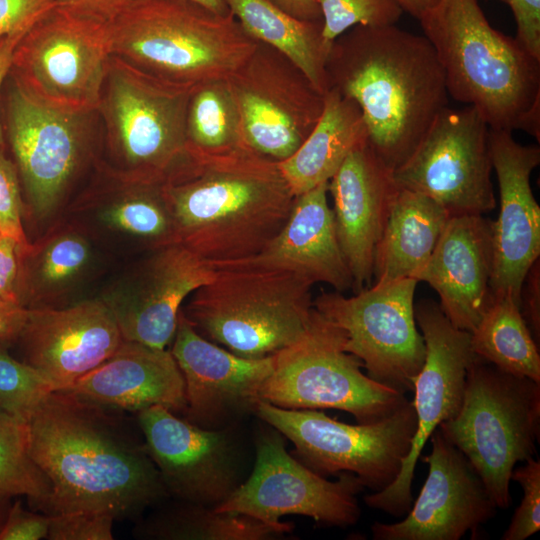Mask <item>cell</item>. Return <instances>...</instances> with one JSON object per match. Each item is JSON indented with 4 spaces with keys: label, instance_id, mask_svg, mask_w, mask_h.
Masks as SVG:
<instances>
[{
    "label": "cell",
    "instance_id": "1",
    "mask_svg": "<svg viewBox=\"0 0 540 540\" xmlns=\"http://www.w3.org/2000/svg\"><path fill=\"white\" fill-rule=\"evenodd\" d=\"M122 412L63 390L41 401L28 420L30 455L51 487L39 510H92L123 521L169 497L141 431Z\"/></svg>",
    "mask_w": 540,
    "mask_h": 540
},
{
    "label": "cell",
    "instance_id": "2",
    "mask_svg": "<svg viewBox=\"0 0 540 540\" xmlns=\"http://www.w3.org/2000/svg\"><path fill=\"white\" fill-rule=\"evenodd\" d=\"M161 190L173 243L212 265L261 252L283 228L296 197L278 163L246 144L218 151L186 146Z\"/></svg>",
    "mask_w": 540,
    "mask_h": 540
},
{
    "label": "cell",
    "instance_id": "3",
    "mask_svg": "<svg viewBox=\"0 0 540 540\" xmlns=\"http://www.w3.org/2000/svg\"><path fill=\"white\" fill-rule=\"evenodd\" d=\"M359 107L367 143L392 173L448 106L443 69L424 35L395 25L355 26L348 47L333 42L326 71Z\"/></svg>",
    "mask_w": 540,
    "mask_h": 540
},
{
    "label": "cell",
    "instance_id": "4",
    "mask_svg": "<svg viewBox=\"0 0 540 540\" xmlns=\"http://www.w3.org/2000/svg\"><path fill=\"white\" fill-rule=\"evenodd\" d=\"M419 21L449 96L475 108L489 128L540 140V59L494 29L477 0H438Z\"/></svg>",
    "mask_w": 540,
    "mask_h": 540
},
{
    "label": "cell",
    "instance_id": "5",
    "mask_svg": "<svg viewBox=\"0 0 540 540\" xmlns=\"http://www.w3.org/2000/svg\"><path fill=\"white\" fill-rule=\"evenodd\" d=\"M111 55L148 74L196 86L228 80L259 47L230 13L186 0H142L109 23Z\"/></svg>",
    "mask_w": 540,
    "mask_h": 540
},
{
    "label": "cell",
    "instance_id": "6",
    "mask_svg": "<svg viewBox=\"0 0 540 540\" xmlns=\"http://www.w3.org/2000/svg\"><path fill=\"white\" fill-rule=\"evenodd\" d=\"M194 291L182 312L206 339L247 358L274 355L308 330L313 284L275 268L225 262Z\"/></svg>",
    "mask_w": 540,
    "mask_h": 540
},
{
    "label": "cell",
    "instance_id": "7",
    "mask_svg": "<svg viewBox=\"0 0 540 540\" xmlns=\"http://www.w3.org/2000/svg\"><path fill=\"white\" fill-rule=\"evenodd\" d=\"M194 88L111 55L96 110L105 174L123 181L161 182L185 153L186 114Z\"/></svg>",
    "mask_w": 540,
    "mask_h": 540
},
{
    "label": "cell",
    "instance_id": "8",
    "mask_svg": "<svg viewBox=\"0 0 540 540\" xmlns=\"http://www.w3.org/2000/svg\"><path fill=\"white\" fill-rule=\"evenodd\" d=\"M438 429L467 457L497 508H507L515 464L536 452L540 383L477 357L467 373L460 410Z\"/></svg>",
    "mask_w": 540,
    "mask_h": 540
},
{
    "label": "cell",
    "instance_id": "9",
    "mask_svg": "<svg viewBox=\"0 0 540 540\" xmlns=\"http://www.w3.org/2000/svg\"><path fill=\"white\" fill-rule=\"evenodd\" d=\"M274 366L259 398L284 409H337L357 423L377 422L409 401L394 388L361 370L362 362L345 351L344 332L316 309L305 334L274 354Z\"/></svg>",
    "mask_w": 540,
    "mask_h": 540
},
{
    "label": "cell",
    "instance_id": "10",
    "mask_svg": "<svg viewBox=\"0 0 540 540\" xmlns=\"http://www.w3.org/2000/svg\"><path fill=\"white\" fill-rule=\"evenodd\" d=\"M110 56L109 23L56 5L19 40L8 77L43 105L93 112Z\"/></svg>",
    "mask_w": 540,
    "mask_h": 540
},
{
    "label": "cell",
    "instance_id": "11",
    "mask_svg": "<svg viewBox=\"0 0 540 540\" xmlns=\"http://www.w3.org/2000/svg\"><path fill=\"white\" fill-rule=\"evenodd\" d=\"M254 414L295 447L292 453L321 476L350 472L374 492L397 478L416 431L412 402L368 424H347L321 410L284 409L259 400Z\"/></svg>",
    "mask_w": 540,
    "mask_h": 540
},
{
    "label": "cell",
    "instance_id": "12",
    "mask_svg": "<svg viewBox=\"0 0 540 540\" xmlns=\"http://www.w3.org/2000/svg\"><path fill=\"white\" fill-rule=\"evenodd\" d=\"M337 476L336 481H329L308 468L286 450L285 437L267 425L256 434L250 475L214 509L246 515L274 527L290 525L281 521L283 516L301 515L345 528L360 518L357 495L365 486L353 473Z\"/></svg>",
    "mask_w": 540,
    "mask_h": 540
},
{
    "label": "cell",
    "instance_id": "13",
    "mask_svg": "<svg viewBox=\"0 0 540 540\" xmlns=\"http://www.w3.org/2000/svg\"><path fill=\"white\" fill-rule=\"evenodd\" d=\"M417 280L375 284L346 297L323 293L314 308L345 335V351L357 357L373 380L402 393L412 392L426 347L417 330Z\"/></svg>",
    "mask_w": 540,
    "mask_h": 540
},
{
    "label": "cell",
    "instance_id": "14",
    "mask_svg": "<svg viewBox=\"0 0 540 540\" xmlns=\"http://www.w3.org/2000/svg\"><path fill=\"white\" fill-rule=\"evenodd\" d=\"M5 131L30 207L59 208L93 150L97 111L68 112L36 101L7 76Z\"/></svg>",
    "mask_w": 540,
    "mask_h": 540
},
{
    "label": "cell",
    "instance_id": "15",
    "mask_svg": "<svg viewBox=\"0 0 540 540\" xmlns=\"http://www.w3.org/2000/svg\"><path fill=\"white\" fill-rule=\"evenodd\" d=\"M489 126L471 106L445 107L392 172L397 187L424 194L450 216L483 215L496 206Z\"/></svg>",
    "mask_w": 540,
    "mask_h": 540
},
{
    "label": "cell",
    "instance_id": "16",
    "mask_svg": "<svg viewBox=\"0 0 540 540\" xmlns=\"http://www.w3.org/2000/svg\"><path fill=\"white\" fill-rule=\"evenodd\" d=\"M414 314L426 347L412 391L416 431L394 482L364 497L367 506L395 517L410 510L414 501L411 485L422 449L441 423L457 415L468 370L477 358L470 332L455 327L439 304L421 300L414 306Z\"/></svg>",
    "mask_w": 540,
    "mask_h": 540
},
{
    "label": "cell",
    "instance_id": "17",
    "mask_svg": "<svg viewBox=\"0 0 540 540\" xmlns=\"http://www.w3.org/2000/svg\"><path fill=\"white\" fill-rule=\"evenodd\" d=\"M136 420L169 497L215 508L244 481L236 426L202 428L160 405Z\"/></svg>",
    "mask_w": 540,
    "mask_h": 540
},
{
    "label": "cell",
    "instance_id": "18",
    "mask_svg": "<svg viewBox=\"0 0 540 540\" xmlns=\"http://www.w3.org/2000/svg\"><path fill=\"white\" fill-rule=\"evenodd\" d=\"M227 84L244 143L276 162L301 146L323 111L325 94L260 45Z\"/></svg>",
    "mask_w": 540,
    "mask_h": 540
},
{
    "label": "cell",
    "instance_id": "19",
    "mask_svg": "<svg viewBox=\"0 0 540 540\" xmlns=\"http://www.w3.org/2000/svg\"><path fill=\"white\" fill-rule=\"evenodd\" d=\"M174 357L185 384L190 423L207 429L237 426L253 413L261 385L274 366V355L239 356L206 339L192 326L182 309L172 340Z\"/></svg>",
    "mask_w": 540,
    "mask_h": 540
},
{
    "label": "cell",
    "instance_id": "20",
    "mask_svg": "<svg viewBox=\"0 0 540 540\" xmlns=\"http://www.w3.org/2000/svg\"><path fill=\"white\" fill-rule=\"evenodd\" d=\"M431 452L422 461L428 475L407 516L395 523L375 522L376 540H459L497 513V506L467 457L437 428Z\"/></svg>",
    "mask_w": 540,
    "mask_h": 540
},
{
    "label": "cell",
    "instance_id": "21",
    "mask_svg": "<svg viewBox=\"0 0 540 540\" xmlns=\"http://www.w3.org/2000/svg\"><path fill=\"white\" fill-rule=\"evenodd\" d=\"M129 278L102 299L124 340L166 349L172 342L183 303L215 275V267L185 246L154 249Z\"/></svg>",
    "mask_w": 540,
    "mask_h": 540
},
{
    "label": "cell",
    "instance_id": "22",
    "mask_svg": "<svg viewBox=\"0 0 540 540\" xmlns=\"http://www.w3.org/2000/svg\"><path fill=\"white\" fill-rule=\"evenodd\" d=\"M492 167L496 172L500 210L493 222V298L509 296L519 303L523 280L540 256V207L530 177L540 163L538 145L518 143L512 131L489 128Z\"/></svg>",
    "mask_w": 540,
    "mask_h": 540
},
{
    "label": "cell",
    "instance_id": "23",
    "mask_svg": "<svg viewBox=\"0 0 540 540\" xmlns=\"http://www.w3.org/2000/svg\"><path fill=\"white\" fill-rule=\"evenodd\" d=\"M24 362L51 386L64 390L108 359L124 338L101 298L66 307L29 308L18 337Z\"/></svg>",
    "mask_w": 540,
    "mask_h": 540
},
{
    "label": "cell",
    "instance_id": "24",
    "mask_svg": "<svg viewBox=\"0 0 540 540\" xmlns=\"http://www.w3.org/2000/svg\"><path fill=\"white\" fill-rule=\"evenodd\" d=\"M493 221L482 215L450 216L417 280L428 283L457 328L472 332L494 298Z\"/></svg>",
    "mask_w": 540,
    "mask_h": 540
},
{
    "label": "cell",
    "instance_id": "25",
    "mask_svg": "<svg viewBox=\"0 0 540 540\" xmlns=\"http://www.w3.org/2000/svg\"><path fill=\"white\" fill-rule=\"evenodd\" d=\"M397 186L365 144L352 151L328 182L337 239L356 292L370 286L376 245Z\"/></svg>",
    "mask_w": 540,
    "mask_h": 540
},
{
    "label": "cell",
    "instance_id": "26",
    "mask_svg": "<svg viewBox=\"0 0 540 540\" xmlns=\"http://www.w3.org/2000/svg\"><path fill=\"white\" fill-rule=\"evenodd\" d=\"M63 391L123 412L156 405L174 413L186 408L184 378L170 350L128 340Z\"/></svg>",
    "mask_w": 540,
    "mask_h": 540
},
{
    "label": "cell",
    "instance_id": "27",
    "mask_svg": "<svg viewBox=\"0 0 540 540\" xmlns=\"http://www.w3.org/2000/svg\"><path fill=\"white\" fill-rule=\"evenodd\" d=\"M327 193L328 182H325L296 196L290 215L276 237L257 255L232 262L290 271L312 284L327 283L338 292L353 288Z\"/></svg>",
    "mask_w": 540,
    "mask_h": 540
},
{
    "label": "cell",
    "instance_id": "28",
    "mask_svg": "<svg viewBox=\"0 0 540 540\" xmlns=\"http://www.w3.org/2000/svg\"><path fill=\"white\" fill-rule=\"evenodd\" d=\"M449 218L448 211L434 199L397 187L375 248V284L417 280Z\"/></svg>",
    "mask_w": 540,
    "mask_h": 540
},
{
    "label": "cell",
    "instance_id": "29",
    "mask_svg": "<svg viewBox=\"0 0 540 540\" xmlns=\"http://www.w3.org/2000/svg\"><path fill=\"white\" fill-rule=\"evenodd\" d=\"M368 144L357 104L336 88L325 93L321 116L301 146L277 162L295 196L329 182L347 156Z\"/></svg>",
    "mask_w": 540,
    "mask_h": 540
},
{
    "label": "cell",
    "instance_id": "30",
    "mask_svg": "<svg viewBox=\"0 0 540 540\" xmlns=\"http://www.w3.org/2000/svg\"><path fill=\"white\" fill-rule=\"evenodd\" d=\"M254 40L287 59L320 93L329 90L326 64L332 47L323 41L322 20H299L270 0H224Z\"/></svg>",
    "mask_w": 540,
    "mask_h": 540
},
{
    "label": "cell",
    "instance_id": "31",
    "mask_svg": "<svg viewBox=\"0 0 540 540\" xmlns=\"http://www.w3.org/2000/svg\"><path fill=\"white\" fill-rule=\"evenodd\" d=\"M292 530V524L274 527L246 515L176 500L139 520L133 534L156 540H273Z\"/></svg>",
    "mask_w": 540,
    "mask_h": 540
},
{
    "label": "cell",
    "instance_id": "32",
    "mask_svg": "<svg viewBox=\"0 0 540 540\" xmlns=\"http://www.w3.org/2000/svg\"><path fill=\"white\" fill-rule=\"evenodd\" d=\"M110 191L97 198L101 226L153 249L173 243L172 222L161 182L123 181L108 176Z\"/></svg>",
    "mask_w": 540,
    "mask_h": 540
},
{
    "label": "cell",
    "instance_id": "33",
    "mask_svg": "<svg viewBox=\"0 0 540 540\" xmlns=\"http://www.w3.org/2000/svg\"><path fill=\"white\" fill-rule=\"evenodd\" d=\"M470 335L478 358L504 372L540 383L538 344L514 299L494 298Z\"/></svg>",
    "mask_w": 540,
    "mask_h": 540
},
{
    "label": "cell",
    "instance_id": "34",
    "mask_svg": "<svg viewBox=\"0 0 540 540\" xmlns=\"http://www.w3.org/2000/svg\"><path fill=\"white\" fill-rule=\"evenodd\" d=\"M91 258V244L80 231L68 227L51 232L22 256L21 300L27 290L30 308L49 307L55 295L84 273Z\"/></svg>",
    "mask_w": 540,
    "mask_h": 540
},
{
    "label": "cell",
    "instance_id": "35",
    "mask_svg": "<svg viewBox=\"0 0 540 540\" xmlns=\"http://www.w3.org/2000/svg\"><path fill=\"white\" fill-rule=\"evenodd\" d=\"M245 144L227 80L196 85L186 114V146L218 151Z\"/></svg>",
    "mask_w": 540,
    "mask_h": 540
},
{
    "label": "cell",
    "instance_id": "36",
    "mask_svg": "<svg viewBox=\"0 0 540 540\" xmlns=\"http://www.w3.org/2000/svg\"><path fill=\"white\" fill-rule=\"evenodd\" d=\"M50 491L30 455L28 422L0 408V498L25 496L39 509Z\"/></svg>",
    "mask_w": 540,
    "mask_h": 540
},
{
    "label": "cell",
    "instance_id": "37",
    "mask_svg": "<svg viewBox=\"0 0 540 540\" xmlns=\"http://www.w3.org/2000/svg\"><path fill=\"white\" fill-rule=\"evenodd\" d=\"M322 17L321 35L325 44L333 42L355 26L395 25L403 14L397 0H316Z\"/></svg>",
    "mask_w": 540,
    "mask_h": 540
},
{
    "label": "cell",
    "instance_id": "38",
    "mask_svg": "<svg viewBox=\"0 0 540 540\" xmlns=\"http://www.w3.org/2000/svg\"><path fill=\"white\" fill-rule=\"evenodd\" d=\"M53 391L30 365L0 349V408L28 422L41 401Z\"/></svg>",
    "mask_w": 540,
    "mask_h": 540
},
{
    "label": "cell",
    "instance_id": "39",
    "mask_svg": "<svg viewBox=\"0 0 540 540\" xmlns=\"http://www.w3.org/2000/svg\"><path fill=\"white\" fill-rule=\"evenodd\" d=\"M511 480L520 484L523 498L515 509L503 540H524L540 529V461L531 457L513 470Z\"/></svg>",
    "mask_w": 540,
    "mask_h": 540
},
{
    "label": "cell",
    "instance_id": "40",
    "mask_svg": "<svg viewBox=\"0 0 540 540\" xmlns=\"http://www.w3.org/2000/svg\"><path fill=\"white\" fill-rule=\"evenodd\" d=\"M49 540H112L115 519L107 513L75 510L49 515Z\"/></svg>",
    "mask_w": 540,
    "mask_h": 540
},
{
    "label": "cell",
    "instance_id": "41",
    "mask_svg": "<svg viewBox=\"0 0 540 540\" xmlns=\"http://www.w3.org/2000/svg\"><path fill=\"white\" fill-rule=\"evenodd\" d=\"M22 198L15 163L0 149V232L13 238L23 254L31 248L22 224Z\"/></svg>",
    "mask_w": 540,
    "mask_h": 540
},
{
    "label": "cell",
    "instance_id": "42",
    "mask_svg": "<svg viewBox=\"0 0 540 540\" xmlns=\"http://www.w3.org/2000/svg\"><path fill=\"white\" fill-rule=\"evenodd\" d=\"M58 0H0V35L26 32Z\"/></svg>",
    "mask_w": 540,
    "mask_h": 540
},
{
    "label": "cell",
    "instance_id": "43",
    "mask_svg": "<svg viewBox=\"0 0 540 540\" xmlns=\"http://www.w3.org/2000/svg\"><path fill=\"white\" fill-rule=\"evenodd\" d=\"M49 524L48 514L27 511L20 502H16L0 528V540L47 539Z\"/></svg>",
    "mask_w": 540,
    "mask_h": 540
},
{
    "label": "cell",
    "instance_id": "44",
    "mask_svg": "<svg viewBox=\"0 0 540 540\" xmlns=\"http://www.w3.org/2000/svg\"><path fill=\"white\" fill-rule=\"evenodd\" d=\"M22 256L20 245L0 232V299L22 303Z\"/></svg>",
    "mask_w": 540,
    "mask_h": 540
},
{
    "label": "cell",
    "instance_id": "45",
    "mask_svg": "<svg viewBox=\"0 0 540 540\" xmlns=\"http://www.w3.org/2000/svg\"><path fill=\"white\" fill-rule=\"evenodd\" d=\"M511 9L516 26V39L540 59V0H503Z\"/></svg>",
    "mask_w": 540,
    "mask_h": 540
},
{
    "label": "cell",
    "instance_id": "46",
    "mask_svg": "<svg viewBox=\"0 0 540 540\" xmlns=\"http://www.w3.org/2000/svg\"><path fill=\"white\" fill-rule=\"evenodd\" d=\"M519 310L535 342L540 341V261L529 268L519 295Z\"/></svg>",
    "mask_w": 540,
    "mask_h": 540
},
{
    "label": "cell",
    "instance_id": "47",
    "mask_svg": "<svg viewBox=\"0 0 540 540\" xmlns=\"http://www.w3.org/2000/svg\"><path fill=\"white\" fill-rule=\"evenodd\" d=\"M142 0H58V5L110 23Z\"/></svg>",
    "mask_w": 540,
    "mask_h": 540
},
{
    "label": "cell",
    "instance_id": "48",
    "mask_svg": "<svg viewBox=\"0 0 540 540\" xmlns=\"http://www.w3.org/2000/svg\"><path fill=\"white\" fill-rule=\"evenodd\" d=\"M29 314L20 302L0 299V341L18 339Z\"/></svg>",
    "mask_w": 540,
    "mask_h": 540
},
{
    "label": "cell",
    "instance_id": "49",
    "mask_svg": "<svg viewBox=\"0 0 540 540\" xmlns=\"http://www.w3.org/2000/svg\"><path fill=\"white\" fill-rule=\"evenodd\" d=\"M23 33L0 35V92L9 74L15 48ZM4 148V129L0 120V149Z\"/></svg>",
    "mask_w": 540,
    "mask_h": 540
},
{
    "label": "cell",
    "instance_id": "50",
    "mask_svg": "<svg viewBox=\"0 0 540 540\" xmlns=\"http://www.w3.org/2000/svg\"><path fill=\"white\" fill-rule=\"evenodd\" d=\"M289 15L305 21L322 20L316 0H270Z\"/></svg>",
    "mask_w": 540,
    "mask_h": 540
},
{
    "label": "cell",
    "instance_id": "51",
    "mask_svg": "<svg viewBox=\"0 0 540 540\" xmlns=\"http://www.w3.org/2000/svg\"><path fill=\"white\" fill-rule=\"evenodd\" d=\"M403 11L408 12L418 20L420 17L432 6H434L438 0H397Z\"/></svg>",
    "mask_w": 540,
    "mask_h": 540
},
{
    "label": "cell",
    "instance_id": "52",
    "mask_svg": "<svg viewBox=\"0 0 540 540\" xmlns=\"http://www.w3.org/2000/svg\"><path fill=\"white\" fill-rule=\"evenodd\" d=\"M198 4L209 11L219 14L228 15L230 11L224 0H186Z\"/></svg>",
    "mask_w": 540,
    "mask_h": 540
}]
</instances>
